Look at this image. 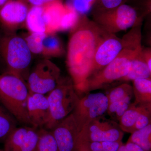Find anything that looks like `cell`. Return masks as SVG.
<instances>
[{
  "mask_svg": "<svg viewBox=\"0 0 151 151\" xmlns=\"http://www.w3.org/2000/svg\"><path fill=\"white\" fill-rule=\"evenodd\" d=\"M2 53L8 68V73L24 80L26 73L32 61V53L24 38L10 35L3 40Z\"/></svg>",
  "mask_w": 151,
  "mask_h": 151,
  "instance_id": "obj_5",
  "label": "cell"
},
{
  "mask_svg": "<svg viewBox=\"0 0 151 151\" xmlns=\"http://www.w3.org/2000/svg\"><path fill=\"white\" fill-rule=\"evenodd\" d=\"M106 94L108 101V104L121 100H132L134 93L132 85L124 83L112 88Z\"/></svg>",
  "mask_w": 151,
  "mask_h": 151,
  "instance_id": "obj_23",
  "label": "cell"
},
{
  "mask_svg": "<svg viewBox=\"0 0 151 151\" xmlns=\"http://www.w3.org/2000/svg\"><path fill=\"white\" fill-rule=\"evenodd\" d=\"M25 25L29 32L46 33L43 17V6H31Z\"/></svg>",
  "mask_w": 151,
  "mask_h": 151,
  "instance_id": "obj_18",
  "label": "cell"
},
{
  "mask_svg": "<svg viewBox=\"0 0 151 151\" xmlns=\"http://www.w3.org/2000/svg\"><path fill=\"white\" fill-rule=\"evenodd\" d=\"M123 49L122 39L117 37L114 34L108 33L97 47L89 77L113 61Z\"/></svg>",
  "mask_w": 151,
  "mask_h": 151,
  "instance_id": "obj_11",
  "label": "cell"
},
{
  "mask_svg": "<svg viewBox=\"0 0 151 151\" xmlns=\"http://www.w3.org/2000/svg\"><path fill=\"white\" fill-rule=\"evenodd\" d=\"M124 136L119 123L105 116H101L89 122L81 130L78 147L86 142H122Z\"/></svg>",
  "mask_w": 151,
  "mask_h": 151,
  "instance_id": "obj_7",
  "label": "cell"
},
{
  "mask_svg": "<svg viewBox=\"0 0 151 151\" xmlns=\"http://www.w3.org/2000/svg\"><path fill=\"white\" fill-rule=\"evenodd\" d=\"M151 71L145 60L142 47L132 58L129 73L121 81H133L136 79L151 78Z\"/></svg>",
  "mask_w": 151,
  "mask_h": 151,
  "instance_id": "obj_16",
  "label": "cell"
},
{
  "mask_svg": "<svg viewBox=\"0 0 151 151\" xmlns=\"http://www.w3.org/2000/svg\"><path fill=\"white\" fill-rule=\"evenodd\" d=\"M123 143L122 142H91L79 145L84 146L86 151H117Z\"/></svg>",
  "mask_w": 151,
  "mask_h": 151,
  "instance_id": "obj_28",
  "label": "cell"
},
{
  "mask_svg": "<svg viewBox=\"0 0 151 151\" xmlns=\"http://www.w3.org/2000/svg\"><path fill=\"white\" fill-rule=\"evenodd\" d=\"M130 99L116 101L108 104L107 113L110 119L119 123V120L131 104Z\"/></svg>",
  "mask_w": 151,
  "mask_h": 151,
  "instance_id": "obj_26",
  "label": "cell"
},
{
  "mask_svg": "<svg viewBox=\"0 0 151 151\" xmlns=\"http://www.w3.org/2000/svg\"><path fill=\"white\" fill-rule=\"evenodd\" d=\"M76 151H86V150L83 146H80L78 147V149Z\"/></svg>",
  "mask_w": 151,
  "mask_h": 151,
  "instance_id": "obj_35",
  "label": "cell"
},
{
  "mask_svg": "<svg viewBox=\"0 0 151 151\" xmlns=\"http://www.w3.org/2000/svg\"><path fill=\"white\" fill-rule=\"evenodd\" d=\"M55 33H46L44 39L42 55L47 58L61 56L64 53L61 41Z\"/></svg>",
  "mask_w": 151,
  "mask_h": 151,
  "instance_id": "obj_21",
  "label": "cell"
},
{
  "mask_svg": "<svg viewBox=\"0 0 151 151\" xmlns=\"http://www.w3.org/2000/svg\"><path fill=\"white\" fill-rule=\"evenodd\" d=\"M141 18L134 7L122 4L111 9L98 10L93 21L105 31L115 34L133 27Z\"/></svg>",
  "mask_w": 151,
  "mask_h": 151,
  "instance_id": "obj_6",
  "label": "cell"
},
{
  "mask_svg": "<svg viewBox=\"0 0 151 151\" xmlns=\"http://www.w3.org/2000/svg\"><path fill=\"white\" fill-rule=\"evenodd\" d=\"M143 54L149 69L151 71V50L150 48H143Z\"/></svg>",
  "mask_w": 151,
  "mask_h": 151,
  "instance_id": "obj_33",
  "label": "cell"
},
{
  "mask_svg": "<svg viewBox=\"0 0 151 151\" xmlns=\"http://www.w3.org/2000/svg\"><path fill=\"white\" fill-rule=\"evenodd\" d=\"M68 46L67 65L77 92H81L89 77L95 52L108 32L93 21L81 16Z\"/></svg>",
  "mask_w": 151,
  "mask_h": 151,
  "instance_id": "obj_1",
  "label": "cell"
},
{
  "mask_svg": "<svg viewBox=\"0 0 151 151\" xmlns=\"http://www.w3.org/2000/svg\"><path fill=\"white\" fill-rule=\"evenodd\" d=\"M96 0H72L69 4L80 16H83L89 12Z\"/></svg>",
  "mask_w": 151,
  "mask_h": 151,
  "instance_id": "obj_29",
  "label": "cell"
},
{
  "mask_svg": "<svg viewBox=\"0 0 151 151\" xmlns=\"http://www.w3.org/2000/svg\"><path fill=\"white\" fill-rule=\"evenodd\" d=\"M46 33L30 32L24 38L33 54H42L44 39Z\"/></svg>",
  "mask_w": 151,
  "mask_h": 151,
  "instance_id": "obj_27",
  "label": "cell"
},
{
  "mask_svg": "<svg viewBox=\"0 0 151 151\" xmlns=\"http://www.w3.org/2000/svg\"><path fill=\"white\" fill-rule=\"evenodd\" d=\"M146 105H147L140 104L135 102L130 104L119 122L120 128L123 132L131 134L134 132L135 125L138 118Z\"/></svg>",
  "mask_w": 151,
  "mask_h": 151,
  "instance_id": "obj_17",
  "label": "cell"
},
{
  "mask_svg": "<svg viewBox=\"0 0 151 151\" xmlns=\"http://www.w3.org/2000/svg\"><path fill=\"white\" fill-rule=\"evenodd\" d=\"M39 129L25 126L17 127L4 142V151H35Z\"/></svg>",
  "mask_w": 151,
  "mask_h": 151,
  "instance_id": "obj_12",
  "label": "cell"
},
{
  "mask_svg": "<svg viewBox=\"0 0 151 151\" xmlns=\"http://www.w3.org/2000/svg\"><path fill=\"white\" fill-rule=\"evenodd\" d=\"M29 95L23 79L8 72L0 75V102L18 123L32 126L27 111Z\"/></svg>",
  "mask_w": 151,
  "mask_h": 151,
  "instance_id": "obj_2",
  "label": "cell"
},
{
  "mask_svg": "<svg viewBox=\"0 0 151 151\" xmlns=\"http://www.w3.org/2000/svg\"><path fill=\"white\" fill-rule=\"evenodd\" d=\"M30 6L25 0H9L0 9V22L10 29L25 24Z\"/></svg>",
  "mask_w": 151,
  "mask_h": 151,
  "instance_id": "obj_13",
  "label": "cell"
},
{
  "mask_svg": "<svg viewBox=\"0 0 151 151\" xmlns=\"http://www.w3.org/2000/svg\"><path fill=\"white\" fill-rule=\"evenodd\" d=\"M50 110L49 121L44 129L51 130L74 110L78 97L70 77H60L55 88L46 94Z\"/></svg>",
  "mask_w": 151,
  "mask_h": 151,
  "instance_id": "obj_3",
  "label": "cell"
},
{
  "mask_svg": "<svg viewBox=\"0 0 151 151\" xmlns=\"http://www.w3.org/2000/svg\"><path fill=\"white\" fill-rule=\"evenodd\" d=\"M133 81L135 103L142 105L151 104V78L136 79Z\"/></svg>",
  "mask_w": 151,
  "mask_h": 151,
  "instance_id": "obj_19",
  "label": "cell"
},
{
  "mask_svg": "<svg viewBox=\"0 0 151 151\" xmlns=\"http://www.w3.org/2000/svg\"><path fill=\"white\" fill-rule=\"evenodd\" d=\"M108 106L106 94L101 92L88 93L80 98L72 113L81 130L91 121L105 116Z\"/></svg>",
  "mask_w": 151,
  "mask_h": 151,
  "instance_id": "obj_9",
  "label": "cell"
},
{
  "mask_svg": "<svg viewBox=\"0 0 151 151\" xmlns=\"http://www.w3.org/2000/svg\"><path fill=\"white\" fill-rule=\"evenodd\" d=\"M131 134L127 142L134 144L144 151H151V124Z\"/></svg>",
  "mask_w": 151,
  "mask_h": 151,
  "instance_id": "obj_22",
  "label": "cell"
},
{
  "mask_svg": "<svg viewBox=\"0 0 151 151\" xmlns=\"http://www.w3.org/2000/svg\"><path fill=\"white\" fill-rule=\"evenodd\" d=\"M35 151H59L51 131L39 129V139Z\"/></svg>",
  "mask_w": 151,
  "mask_h": 151,
  "instance_id": "obj_25",
  "label": "cell"
},
{
  "mask_svg": "<svg viewBox=\"0 0 151 151\" xmlns=\"http://www.w3.org/2000/svg\"><path fill=\"white\" fill-rule=\"evenodd\" d=\"M27 111L32 127L38 129L45 128L50 118V110L46 95L29 93Z\"/></svg>",
  "mask_w": 151,
  "mask_h": 151,
  "instance_id": "obj_14",
  "label": "cell"
},
{
  "mask_svg": "<svg viewBox=\"0 0 151 151\" xmlns=\"http://www.w3.org/2000/svg\"><path fill=\"white\" fill-rule=\"evenodd\" d=\"M0 151H4V150H1V149H0Z\"/></svg>",
  "mask_w": 151,
  "mask_h": 151,
  "instance_id": "obj_36",
  "label": "cell"
},
{
  "mask_svg": "<svg viewBox=\"0 0 151 151\" xmlns=\"http://www.w3.org/2000/svg\"><path fill=\"white\" fill-rule=\"evenodd\" d=\"M17 121L0 102V143H4L17 127Z\"/></svg>",
  "mask_w": 151,
  "mask_h": 151,
  "instance_id": "obj_20",
  "label": "cell"
},
{
  "mask_svg": "<svg viewBox=\"0 0 151 151\" xmlns=\"http://www.w3.org/2000/svg\"><path fill=\"white\" fill-rule=\"evenodd\" d=\"M101 5L99 10H109L115 8L123 4L124 0H99Z\"/></svg>",
  "mask_w": 151,
  "mask_h": 151,
  "instance_id": "obj_30",
  "label": "cell"
},
{
  "mask_svg": "<svg viewBox=\"0 0 151 151\" xmlns=\"http://www.w3.org/2000/svg\"><path fill=\"white\" fill-rule=\"evenodd\" d=\"M81 16L70 5H65V12L60 24L59 31L73 30L78 25Z\"/></svg>",
  "mask_w": 151,
  "mask_h": 151,
  "instance_id": "obj_24",
  "label": "cell"
},
{
  "mask_svg": "<svg viewBox=\"0 0 151 151\" xmlns=\"http://www.w3.org/2000/svg\"><path fill=\"white\" fill-rule=\"evenodd\" d=\"M117 151H144L140 147L133 143L127 142L121 145Z\"/></svg>",
  "mask_w": 151,
  "mask_h": 151,
  "instance_id": "obj_31",
  "label": "cell"
},
{
  "mask_svg": "<svg viewBox=\"0 0 151 151\" xmlns=\"http://www.w3.org/2000/svg\"><path fill=\"white\" fill-rule=\"evenodd\" d=\"M50 131L59 151L77 150L81 129L72 112Z\"/></svg>",
  "mask_w": 151,
  "mask_h": 151,
  "instance_id": "obj_10",
  "label": "cell"
},
{
  "mask_svg": "<svg viewBox=\"0 0 151 151\" xmlns=\"http://www.w3.org/2000/svg\"><path fill=\"white\" fill-rule=\"evenodd\" d=\"M65 9L60 0H57L43 6V17L46 27V33L59 31L60 24Z\"/></svg>",
  "mask_w": 151,
  "mask_h": 151,
  "instance_id": "obj_15",
  "label": "cell"
},
{
  "mask_svg": "<svg viewBox=\"0 0 151 151\" xmlns=\"http://www.w3.org/2000/svg\"><path fill=\"white\" fill-rule=\"evenodd\" d=\"M9 0H0V9Z\"/></svg>",
  "mask_w": 151,
  "mask_h": 151,
  "instance_id": "obj_34",
  "label": "cell"
},
{
  "mask_svg": "<svg viewBox=\"0 0 151 151\" xmlns=\"http://www.w3.org/2000/svg\"><path fill=\"white\" fill-rule=\"evenodd\" d=\"M30 6H44L57 0H25Z\"/></svg>",
  "mask_w": 151,
  "mask_h": 151,
  "instance_id": "obj_32",
  "label": "cell"
},
{
  "mask_svg": "<svg viewBox=\"0 0 151 151\" xmlns=\"http://www.w3.org/2000/svg\"><path fill=\"white\" fill-rule=\"evenodd\" d=\"M60 77L57 65L47 58L42 60L28 75L29 93L46 95L55 88Z\"/></svg>",
  "mask_w": 151,
  "mask_h": 151,
  "instance_id": "obj_8",
  "label": "cell"
},
{
  "mask_svg": "<svg viewBox=\"0 0 151 151\" xmlns=\"http://www.w3.org/2000/svg\"><path fill=\"white\" fill-rule=\"evenodd\" d=\"M142 47H124L113 61L87 78L81 92L104 89L114 81H121L129 73L132 58Z\"/></svg>",
  "mask_w": 151,
  "mask_h": 151,
  "instance_id": "obj_4",
  "label": "cell"
}]
</instances>
